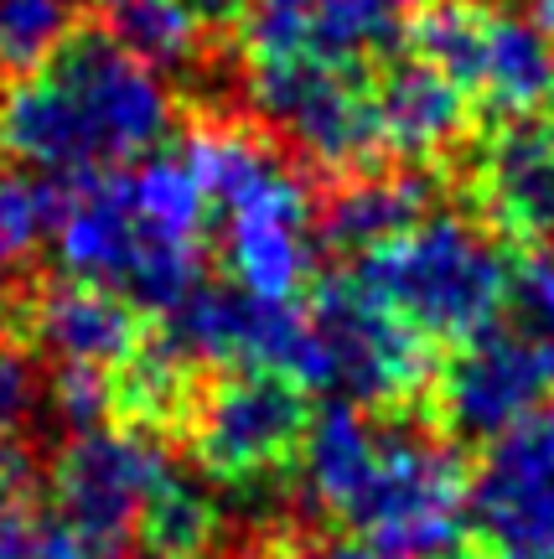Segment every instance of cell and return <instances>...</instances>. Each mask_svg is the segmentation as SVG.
Instances as JSON below:
<instances>
[{
    "label": "cell",
    "mask_w": 554,
    "mask_h": 559,
    "mask_svg": "<svg viewBox=\"0 0 554 559\" xmlns=\"http://www.w3.org/2000/svg\"><path fill=\"white\" fill-rule=\"evenodd\" d=\"M311 389L264 368H223V379L192 394L187 436L202 472L234 487L264 481L300 456L311 425Z\"/></svg>",
    "instance_id": "cell-10"
},
{
    "label": "cell",
    "mask_w": 554,
    "mask_h": 559,
    "mask_svg": "<svg viewBox=\"0 0 554 559\" xmlns=\"http://www.w3.org/2000/svg\"><path fill=\"white\" fill-rule=\"evenodd\" d=\"M476 198L503 239L554 243V120L497 124L476 160Z\"/></svg>",
    "instance_id": "cell-15"
},
{
    "label": "cell",
    "mask_w": 554,
    "mask_h": 559,
    "mask_svg": "<svg viewBox=\"0 0 554 559\" xmlns=\"http://www.w3.org/2000/svg\"><path fill=\"white\" fill-rule=\"evenodd\" d=\"M425 0H311L306 11V37L311 52L347 68H374L389 62L399 47H410Z\"/></svg>",
    "instance_id": "cell-18"
},
{
    "label": "cell",
    "mask_w": 554,
    "mask_h": 559,
    "mask_svg": "<svg viewBox=\"0 0 554 559\" xmlns=\"http://www.w3.org/2000/svg\"><path fill=\"white\" fill-rule=\"evenodd\" d=\"M52 409H58V419L73 436L99 430L104 419L119 409L115 373H99V368H58L52 373Z\"/></svg>",
    "instance_id": "cell-24"
},
{
    "label": "cell",
    "mask_w": 554,
    "mask_h": 559,
    "mask_svg": "<svg viewBox=\"0 0 554 559\" xmlns=\"http://www.w3.org/2000/svg\"><path fill=\"white\" fill-rule=\"evenodd\" d=\"M62 207H68V181L32 166L0 171V280H11L42 243L58 239Z\"/></svg>",
    "instance_id": "cell-20"
},
{
    "label": "cell",
    "mask_w": 554,
    "mask_h": 559,
    "mask_svg": "<svg viewBox=\"0 0 554 559\" xmlns=\"http://www.w3.org/2000/svg\"><path fill=\"white\" fill-rule=\"evenodd\" d=\"M249 99L300 156L321 171H378L384 130L368 68H347L321 52L249 62Z\"/></svg>",
    "instance_id": "cell-7"
},
{
    "label": "cell",
    "mask_w": 554,
    "mask_h": 559,
    "mask_svg": "<svg viewBox=\"0 0 554 559\" xmlns=\"http://www.w3.org/2000/svg\"><path fill=\"white\" fill-rule=\"evenodd\" d=\"M99 32L151 62L156 73H181L202 62V37L208 21L187 5V0H94Z\"/></svg>",
    "instance_id": "cell-19"
},
{
    "label": "cell",
    "mask_w": 554,
    "mask_h": 559,
    "mask_svg": "<svg viewBox=\"0 0 554 559\" xmlns=\"http://www.w3.org/2000/svg\"><path fill=\"white\" fill-rule=\"evenodd\" d=\"M208 223L213 213L187 156H145L68 187L58 260L73 280L166 317L202 285Z\"/></svg>",
    "instance_id": "cell-3"
},
{
    "label": "cell",
    "mask_w": 554,
    "mask_h": 559,
    "mask_svg": "<svg viewBox=\"0 0 554 559\" xmlns=\"http://www.w3.org/2000/svg\"><path fill=\"white\" fill-rule=\"evenodd\" d=\"M161 342L181 362H219V368H264L285 373L300 389H327V353L311 321V306L300 300H270L244 285H208L166 311Z\"/></svg>",
    "instance_id": "cell-8"
},
{
    "label": "cell",
    "mask_w": 554,
    "mask_h": 559,
    "mask_svg": "<svg viewBox=\"0 0 554 559\" xmlns=\"http://www.w3.org/2000/svg\"><path fill=\"white\" fill-rule=\"evenodd\" d=\"M410 52L497 120H554V32L539 16L487 0H425Z\"/></svg>",
    "instance_id": "cell-6"
},
{
    "label": "cell",
    "mask_w": 554,
    "mask_h": 559,
    "mask_svg": "<svg viewBox=\"0 0 554 559\" xmlns=\"http://www.w3.org/2000/svg\"><path fill=\"white\" fill-rule=\"evenodd\" d=\"M467 534L476 559H554V400L482 445Z\"/></svg>",
    "instance_id": "cell-11"
},
{
    "label": "cell",
    "mask_w": 554,
    "mask_h": 559,
    "mask_svg": "<svg viewBox=\"0 0 554 559\" xmlns=\"http://www.w3.org/2000/svg\"><path fill=\"white\" fill-rule=\"evenodd\" d=\"M374 109L378 130H384V151L399 160H436L456 151L472 130V99L436 62L415 58V52L378 68Z\"/></svg>",
    "instance_id": "cell-16"
},
{
    "label": "cell",
    "mask_w": 554,
    "mask_h": 559,
    "mask_svg": "<svg viewBox=\"0 0 554 559\" xmlns=\"http://www.w3.org/2000/svg\"><path fill=\"white\" fill-rule=\"evenodd\" d=\"M300 477L327 519L394 559H461L472 472L451 445L410 419H384L353 400L311 409Z\"/></svg>",
    "instance_id": "cell-1"
},
{
    "label": "cell",
    "mask_w": 554,
    "mask_h": 559,
    "mask_svg": "<svg viewBox=\"0 0 554 559\" xmlns=\"http://www.w3.org/2000/svg\"><path fill=\"white\" fill-rule=\"evenodd\" d=\"M0 559H99L58 508L16 502L0 513Z\"/></svg>",
    "instance_id": "cell-23"
},
{
    "label": "cell",
    "mask_w": 554,
    "mask_h": 559,
    "mask_svg": "<svg viewBox=\"0 0 554 559\" xmlns=\"http://www.w3.org/2000/svg\"><path fill=\"white\" fill-rule=\"evenodd\" d=\"M187 5H192L202 21H238L255 0H187Z\"/></svg>",
    "instance_id": "cell-28"
},
{
    "label": "cell",
    "mask_w": 554,
    "mask_h": 559,
    "mask_svg": "<svg viewBox=\"0 0 554 559\" xmlns=\"http://www.w3.org/2000/svg\"><path fill=\"white\" fill-rule=\"evenodd\" d=\"M177 124V99L151 62L99 26H73L37 73L0 94V151L58 181L135 166Z\"/></svg>",
    "instance_id": "cell-2"
},
{
    "label": "cell",
    "mask_w": 554,
    "mask_h": 559,
    "mask_svg": "<svg viewBox=\"0 0 554 559\" xmlns=\"http://www.w3.org/2000/svg\"><path fill=\"white\" fill-rule=\"evenodd\" d=\"M187 166L198 171L208 213L219 223L234 285L270 300H300L317 264V234L311 192L291 160L249 130H198L187 140Z\"/></svg>",
    "instance_id": "cell-4"
},
{
    "label": "cell",
    "mask_w": 554,
    "mask_h": 559,
    "mask_svg": "<svg viewBox=\"0 0 554 559\" xmlns=\"http://www.w3.org/2000/svg\"><path fill=\"white\" fill-rule=\"evenodd\" d=\"M140 539L151 544V555L161 559H198L208 544L219 539V502L208 498V487L192 481L187 472H172L161 481L156 502L145 508Z\"/></svg>",
    "instance_id": "cell-21"
},
{
    "label": "cell",
    "mask_w": 554,
    "mask_h": 559,
    "mask_svg": "<svg viewBox=\"0 0 554 559\" xmlns=\"http://www.w3.org/2000/svg\"><path fill=\"white\" fill-rule=\"evenodd\" d=\"M32 477H37L32 451L21 440H5L0 445V513L16 508V502H32Z\"/></svg>",
    "instance_id": "cell-27"
},
{
    "label": "cell",
    "mask_w": 554,
    "mask_h": 559,
    "mask_svg": "<svg viewBox=\"0 0 554 559\" xmlns=\"http://www.w3.org/2000/svg\"><path fill=\"white\" fill-rule=\"evenodd\" d=\"M347 275L410 321L420 337L461 347L503 326V311L514 306L518 260L472 213L436 207L410 234L353 260Z\"/></svg>",
    "instance_id": "cell-5"
},
{
    "label": "cell",
    "mask_w": 554,
    "mask_h": 559,
    "mask_svg": "<svg viewBox=\"0 0 554 559\" xmlns=\"http://www.w3.org/2000/svg\"><path fill=\"white\" fill-rule=\"evenodd\" d=\"M26 337L58 368H99L119 373L145 347V326L130 300H119L89 280H52L26 306Z\"/></svg>",
    "instance_id": "cell-14"
},
{
    "label": "cell",
    "mask_w": 554,
    "mask_h": 559,
    "mask_svg": "<svg viewBox=\"0 0 554 559\" xmlns=\"http://www.w3.org/2000/svg\"><path fill=\"white\" fill-rule=\"evenodd\" d=\"M177 472L166 445L145 430H83L52 466L58 513L99 559H119L140 539L145 508L156 502L161 481Z\"/></svg>",
    "instance_id": "cell-12"
},
{
    "label": "cell",
    "mask_w": 554,
    "mask_h": 559,
    "mask_svg": "<svg viewBox=\"0 0 554 559\" xmlns=\"http://www.w3.org/2000/svg\"><path fill=\"white\" fill-rule=\"evenodd\" d=\"M440 207V187L436 177H425L415 166H399V171H357L353 181H342L327 207H321V243L363 260L384 249L389 239L410 234L420 218H431Z\"/></svg>",
    "instance_id": "cell-17"
},
{
    "label": "cell",
    "mask_w": 554,
    "mask_h": 559,
    "mask_svg": "<svg viewBox=\"0 0 554 559\" xmlns=\"http://www.w3.org/2000/svg\"><path fill=\"white\" fill-rule=\"evenodd\" d=\"M151 559H161V555H151Z\"/></svg>",
    "instance_id": "cell-30"
},
{
    "label": "cell",
    "mask_w": 554,
    "mask_h": 559,
    "mask_svg": "<svg viewBox=\"0 0 554 559\" xmlns=\"http://www.w3.org/2000/svg\"><path fill=\"white\" fill-rule=\"evenodd\" d=\"M534 5H539V21L554 32V0H534Z\"/></svg>",
    "instance_id": "cell-29"
},
{
    "label": "cell",
    "mask_w": 554,
    "mask_h": 559,
    "mask_svg": "<svg viewBox=\"0 0 554 559\" xmlns=\"http://www.w3.org/2000/svg\"><path fill=\"white\" fill-rule=\"evenodd\" d=\"M311 321L327 353V389L363 409H399L436 389V342L420 337L378 296H368L347 270L317 285Z\"/></svg>",
    "instance_id": "cell-9"
},
{
    "label": "cell",
    "mask_w": 554,
    "mask_h": 559,
    "mask_svg": "<svg viewBox=\"0 0 554 559\" xmlns=\"http://www.w3.org/2000/svg\"><path fill=\"white\" fill-rule=\"evenodd\" d=\"M73 37V0H0V73L26 79Z\"/></svg>",
    "instance_id": "cell-22"
},
{
    "label": "cell",
    "mask_w": 554,
    "mask_h": 559,
    "mask_svg": "<svg viewBox=\"0 0 554 559\" xmlns=\"http://www.w3.org/2000/svg\"><path fill=\"white\" fill-rule=\"evenodd\" d=\"M436 409L461 440H487L514 430L523 415L554 394V342L529 326H493L461 342L436 373Z\"/></svg>",
    "instance_id": "cell-13"
},
{
    "label": "cell",
    "mask_w": 554,
    "mask_h": 559,
    "mask_svg": "<svg viewBox=\"0 0 554 559\" xmlns=\"http://www.w3.org/2000/svg\"><path fill=\"white\" fill-rule=\"evenodd\" d=\"M270 559H394L378 544L357 539V534H300V539L280 544Z\"/></svg>",
    "instance_id": "cell-26"
},
{
    "label": "cell",
    "mask_w": 554,
    "mask_h": 559,
    "mask_svg": "<svg viewBox=\"0 0 554 559\" xmlns=\"http://www.w3.org/2000/svg\"><path fill=\"white\" fill-rule=\"evenodd\" d=\"M37 404V379H32V362L21 358L16 347L0 342V445L16 440V430L26 425Z\"/></svg>",
    "instance_id": "cell-25"
}]
</instances>
